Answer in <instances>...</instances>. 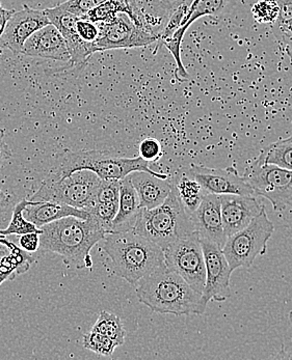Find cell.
I'll list each match as a JSON object with an SVG mask.
<instances>
[{"instance_id": "1", "label": "cell", "mask_w": 292, "mask_h": 360, "mask_svg": "<svg viewBox=\"0 0 292 360\" xmlns=\"http://www.w3.org/2000/svg\"><path fill=\"white\" fill-rule=\"evenodd\" d=\"M40 235V248L61 255L69 267H93L91 250L106 235L91 216L87 219L68 216L45 224Z\"/></svg>"}, {"instance_id": "2", "label": "cell", "mask_w": 292, "mask_h": 360, "mask_svg": "<svg viewBox=\"0 0 292 360\" xmlns=\"http://www.w3.org/2000/svg\"><path fill=\"white\" fill-rule=\"evenodd\" d=\"M100 242L115 274L130 285L167 267L163 248L134 231L106 233Z\"/></svg>"}, {"instance_id": "3", "label": "cell", "mask_w": 292, "mask_h": 360, "mask_svg": "<svg viewBox=\"0 0 292 360\" xmlns=\"http://www.w3.org/2000/svg\"><path fill=\"white\" fill-rule=\"evenodd\" d=\"M135 285L139 302L155 313L180 317L202 315L206 311L202 294L167 267L141 279Z\"/></svg>"}, {"instance_id": "4", "label": "cell", "mask_w": 292, "mask_h": 360, "mask_svg": "<svg viewBox=\"0 0 292 360\" xmlns=\"http://www.w3.org/2000/svg\"><path fill=\"white\" fill-rule=\"evenodd\" d=\"M132 231L165 250L195 229L172 184L171 193L163 204L153 209L141 208Z\"/></svg>"}, {"instance_id": "5", "label": "cell", "mask_w": 292, "mask_h": 360, "mask_svg": "<svg viewBox=\"0 0 292 360\" xmlns=\"http://www.w3.org/2000/svg\"><path fill=\"white\" fill-rule=\"evenodd\" d=\"M88 169L95 172L101 180H123L134 172H147L159 178H169L167 174H159L149 167V162L141 156L126 158L108 152L80 150L67 153L60 167L52 176H66L77 170Z\"/></svg>"}, {"instance_id": "6", "label": "cell", "mask_w": 292, "mask_h": 360, "mask_svg": "<svg viewBox=\"0 0 292 360\" xmlns=\"http://www.w3.org/2000/svg\"><path fill=\"white\" fill-rule=\"evenodd\" d=\"M101 181L88 169L77 170L66 176H49L30 200L62 202L84 210L95 200Z\"/></svg>"}, {"instance_id": "7", "label": "cell", "mask_w": 292, "mask_h": 360, "mask_svg": "<svg viewBox=\"0 0 292 360\" xmlns=\"http://www.w3.org/2000/svg\"><path fill=\"white\" fill-rule=\"evenodd\" d=\"M274 232V224L263 208L248 226L227 238L223 252L231 269L252 267L257 257L267 254Z\"/></svg>"}, {"instance_id": "8", "label": "cell", "mask_w": 292, "mask_h": 360, "mask_svg": "<svg viewBox=\"0 0 292 360\" xmlns=\"http://www.w3.org/2000/svg\"><path fill=\"white\" fill-rule=\"evenodd\" d=\"M254 195L269 200L277 212L292 209V170L267 165L257 159L243 174Z\"/></svg>"}, {"instance_id": "9", "label": "cell", "mask_w": 292, "mask_h": 360, "mask_svg": "<svg viewBox=\"0 0 292 360\" xmlns=\"http://www.w3.org/2000/svg\"><path fill=\"white\" fill-rule=\"evenodd\" d=\"M167 269L179 274L193 290L202 294L206 277L204 252L196 232L176 240L163 250Z\"/></svg>"}, {"instance_id": "10", "label": "cell", "mask_w": 292, "mask_h": 360, "mask_svg": "<svg viewBox=\"0 0 292 360\" xmlns=\"http://www.w3.org/2000/svg\"><path fill=\"white\" fill-rule=\"evenodd\" d=\"M99 36L94 42L96 51L146 47L158 42V38L148 30L135 25L127 15L121 13L108 22L97 23Z\"/></svg>"}, {"instance_id": "11", "label": "cell", "mask_w": 292, "mask_h": 360, "mask_svg": "<svg viewBox=\"0 0 292 360\" xmlns=\"http://www.w3.org/2000/svg\"><path fill=\"white\" fill-rule=\"evenodd\" d=\"M201 244L206 267L201 298L203 304L207 307L210 301L224 302L230 297V279L233 270L222 248L206 241H201Z\"/></svg>"}, {"instance_id": "12", "label": "cell", "mask_w": 292, "mask_h": 360, "mask_svg": "<svg viewBox=\"0 0 292 360\" xmlns=\"http://www.w3.org/2000/svg\"><path fill=\"white\" fill-rule=\"evenodd\" d=\"M185 170L201 184L205 193L254 195V191L246 181L245 176H241L234 167L212 169L199 165H191Z\"/></svg>"}, {"instance_id": "13", "label": "cell", "mask_w": 292, "mask_h": 360, "mask_svg": "<svg viewBox=\"0 0 292 360\" xmlns=\"http://www.w3.org/2000/svg\"><path fill=\"white\" fill-rule=\"evenodd\" d=\"M49 23L44 11L34 10L24 4L23 10L15 11L6 22L0 43L14 53H21L26 40Z\"/></svg>"}, {"instance_id": "14", "label": "cell", "mask_w": 292, "mask_h": 360, "mask_svg": "<svg viewBox=\"0 0 292 360\" xmlns=\"http://www.w3.org/2000/svg\"><path fill=\"white\" fill-rule=\"evenodd\" d=\"M44 13L50 23L53 24L64 37L72 67L86 64L89 58L97 51L94 43L86 42L78 36L76 23L80 17L67 12L58 4L54 8H46Z\"/></svg>"}, {"instance_id": "15", "label": "cell", "mask_w": 292, "mask_h": 360, "mask_svg": "<svg viewBox=\"0 0 292 360\" xmlns=\"http://www.w3.org/2000/svg\"><path fill=\"white\" fill-rule=\"evenodd\" d=\"M189 218L201 241L209 242L223 250L227 237L224 232L220 195L205 193L201 204Z\"/></svg>"}, {"instance_id": "16", "label": "cell", "mask_w": 292, "mask_h": 360, "mask_svg": "<svg viewBox=\"0 0 292 360\" xmlns=\"http://www.w3.org/2000/svg\"><path fill=\"white\" fill-rule=\"evenodd\" d=\"M221 198L222 219L226 237L248 226L265 207L257 202L255 195L223 194Z\"/></svg>"}, {"instance_id": "17", "label": "cell", "mask_w": 292, "mask_h": 360, "mask_svg": "<svg viewBox=\"0 0 292 360\" xmlns=\"http://www.w3.org/2000/svg\"><path fill=\"white\" fill-rule=\"evenodd\" d=\"M21 53L54 62H70L66 41L51 23L34 32L24 43Z\"/></svg>"}, {"instance_id": "18", "label": "cell", "mask_w": 292, "mask_h": 360, "mask_svg": "<svg viewBox=\"0 0 292 360\" xmlns=\"http://www.w3.org/2000/svg\"><path fill=\"white\" fill-rule=\"evenodd\" d=\"M129 176L139 196V208H155L171 193L172 181L170 178H159L147 172H134Z\"/></svg>"}, {"instance_id": "19", "label": "cell", "mask_w": 292, "mask_h": 360, "mask_svg": "<svg viewBox=\"0 0 292 360\" xmlns=\"http://www.w3.org/2000/svg\"><path fill=\"white\" fill-rule=\"evenodd\" d=\"M24 217L28 221L34 224L37 228H42L45 224L56 220L62 219L68 216H74V217L87 219L90 217V214L86 210L74 208V207L68 206L58 202H37L32 200V204L28 205L24 210Z\"/></svg>"}, {"instance_id": "20", "label": "cell", "mask_w": 292, "mask_h": 360, "mask_svg": "<svg viewBox=\"0 0 292 360\" xmlns=\"http://www.w3.org/2000/svg\"><path fill=\"white\" fill-rule=\"evenodd\" d=\"M139 210L141 208L139 196L130 176H125L120 182L119 210L113 222L112 233L129 232L134 230Z\"/></svg>"}, {"instance_id": "21", "label": "cell", "mask_w": 292, "mask_h": 360, "mask_svg": "<svg viewBox=\"0 0 292 360\" xmlns=\"http://www.w3.org/2000/svg\"><path fill=\"white\" fill-rule=\"evenodd\" d=\"M121 13L127 15L135 25L148 30L145 17H144L141 8L137 6V0H106V2L100 4L99 6L80 18L87 19L94 23H99V22L110 21Z\"/></svg>"}, {"instance_id": "22", "label": "cell", "mask_w": 292, "mask_h": 360, "mask_svg": "<svg viewBox=\"0 0 292 360\" xmlns=\"http://www.w3.org/2000/svg\"><path fill=\"white\" fill-rule=\"evenodd\" d=\"M191 1L193 0H137L145 17L147 30L158 38L174 11L181 4Z\"/></svg>"}, {"instance_id": "23", "label": "cell", "mask_w": 292, "mask_h": 360, "mask_svg": "<svg viewBox=\"0 0 292 360\" xmlns=\"http://www.w3.org/2000/svg\"><path fill=\"white\" fill-rule=\"evenodd\" d=\"M171 181L181 204L186 213L191 215L197 210L204 198L205 191L201 184L185 169L179 170Z\"/></svg>"}, {"instance_id": "24", "label": "cell", "mask_w": 292, "mask_h": 360, "mask_svg": "<svg viewBox=\"0 0 292 360\" xmlns=\"http://www.w3.org/2000/svg\"><path fill=\"white\" fill-rule=\"evenodd\" d=\"M228 0H193L189 6V13L182 22V25L176 32L184 36L189 26L200 18L207 16H215L220 14L225 8Z\"/></svg>"}, {"instance_id": "25", "label": "cell", "mask_w": 292, "mask_h": 360, "mask_svg": "<svg viewBox=\"0 0 292 360\" xmlns=\"http://www.w3.org/2000/svg\"><path fill=\"white\" fill-rule=\"evenodd\" d=\"M258 159L267 165L292 170V137L267 146Z\"/></svg>"}, {"instance_id": "26", "label": "cell", "mask_w": 292, "mask_h": 360, "mask_svg": "<svg viewBox=\"0 0 292 360\" xmlns=\"http://www.w3.org/2000/svg\"><path fill=\"white\" fill-rule=\"evenodd\" d=\"M91 330L101 333L117 342L118 346L125 344L126 331L121 319L115 314L102 311Z\"/></svg>"}, {"instance_id": "27", "label": "cell", "mask_w": 292, "mask_h": 360, "mask_svg": "<svg viewBox=\"0 0 292 360\" xmlns=\"http://www.w3.org/2000/svg\"><path fill=\"white\" fill-rule=\"evenodd\" d=\"M30 204H32V200H23L18 204L15 205L14 208H13L12 219H11L10 224L4 230H0L1 237L12 235L21 236L28 233H42L41 229L37 228L34 224L28 221L24 217V210Z\"/></svg>"}, {"instance_id": "28", "label": "cell", "mask_w": 292, "mask_h": 360, "mask_svg": "<svg viewBox=\"0 0 292 360\" xmlns=\"http://www.w3.org/2000/svg\"><path fill=\"white\" fill-rule=\"evenodd\" d=\"M84 210L99 224L106 233H112L113 222L119 210V202L94 200Z\"/></svg>"}, {"instance_id": "29", "label": "cell", "mask_w": 292, "mask_h": 360, "mask_svg": "<svg viewBox=\"0 0 292 360\" xmlns=\"http://www.w3.org/2000/svg\"><path fill=\"white\" fill-rule=\"evenodd\" d=\"M84 347L101 356H110L115 352V348L119 346L106 335L91 330L84 335Z\"/></svg>"}, {"instance_id": "30", "label": "cell", "mask_w": 292, "mask_h": 360, "mask_svg": "<svg viewBox=\"0 0 292 360\" xmlns=\"http://www.w3.org/2000/svg\"><path fill=\"white\" fill-rule=\"evenodd\" d=\"M278 0H258L252 8L255 20L261 24L276 23L279 17Z\"/></svg>"}, {"instance_id": "31", "label": "cell", "mask_w": 292, "mask_h": 360, "mask_svg": "<svg viewBox=\"0 0 292 360\" xmlns=\"http://www.w3.org/2000/svg\"><path fill=\"white\" fill-rule=\"evenodd\" d=\"M106 1V0H67L58 6L80 18Z\"/></svg>"}, {"instance_id": "32", "label": "cell", "mask_w": 292, "mask_h": 360, "mask_svg": "<svg viewBox=\"0 0 292 360\" xmlns=\"http://www.w3.org/2000/svg\"><path fill=\"white\" fill-rule=\"evenodd\" d=\"M139 156L148 162L158 161L163 156V147L160 143L153 137L144 139L139 147Z\"/></svg>"}, {"instance_id": "33", "label": "cell", "mask_w": 292, "mask_h": 360, "mask_svg": "<svg viewBox=\"0 0 292 360\" xmlns=\"http://www.w3.org/2000/svg\"><path fill=\"white\" fill-rule=\"evenodd\" d=\"M76 30L78 36L86 42L94 43L99 36V27L97 23H94L87 19L80 18L76 23Z\"/></svg>"}, {"instance_id": "34", "label": "cell", "mask_w": 292, "mask_h": 360, "mask_svg": "<svg viewBox=\"0 0 292 360\" xmlns=\"http://www.w3.org/2000/svg\"><path fill=\"white\" fill-rule=\"evenodd\" d=\"M40 233H28L20 236L19 244L24 252H36L40 248Z\"/></svg>"}, {"instance_id": "35", "label": "cell", "mask_w": 292, "mask_h": 360, "mask_svg": "<svg viewBox=\"0 0 292 360\" xmlns=\"http://www.w3.org/2000/svg\"><path fill=\"white\" fill-rule=\"evenodd\" d=\"M279 17L276 23H285L292 20V0H278Z\"/></svg>"}, {"instance_id": "36", "label": "cell", "mask_w": 292, "mask_h": 360, "mask_svg": "<svg viewBox=\"0 0 292 360\" xmlns=\"http://www.w3.org/2000/svg\"><path fill=\"white\" fill-rule=\"evenodd\" d=\"M276 24V34L283 39L284 42L292 43V20L285 23Z\"/></svg>"}, {"instance_id": "37", "label": "cell", "mask_w": 292, "mask_h": 360, "mask_svg": "<svg viewBox=\"0 0 292 360\" xmlns=\"http://www.w3.org/2000/svg\"><path fill=\"white\" fill-rule=\"evenodd\" d=\"M11 158H12V150L4 141V129H0V167H2V165Z\"/></svg>"}, {"instance_id": "38", "label": "cell", "mask_w": 292, "mask_h": 360, "mask_svg": "<svg viewBox=\"0 0 292 360\" xmlns=\"http://www.w3.org/2000/svg\"><path fill=\"white\" fill-rule=\"evenodd\" d=\"M11 207V196L0 189V219L6 216Z\"/></svg>"}, {"instance_id": "39", "label": "cell", "mask_w": 292, "mask_h": 360, "mask_svg": "<svg viewBox=\"0 0 292 360\" xmlns=\"http://www.w3.org/2000/svg\"><path fill=\"white\" fill-rule=\"evenodd\" d=\"M15 11L6 10V8H4V6H2L1 2H0V23H1L2 25L6 26V22H8V19H10V17L12 16L13 13Z\"/></svg>"}, {"instance_id": "40", "label": "cell", "mask_w": 292, "mask_h": 360, "mask_svg": "<svg viewBox=\"0 0 292 360\" xmlns=\"http://www.w3.org/2000/svg\"><path fill=\"white\" fill-rule=\"evenodd\" d=\"M4 27H6V26L0 23V37H1L2 32H4Z\"/></svg>"}, {"instance_id": "41", "label": "cell", "mask_w": 292, "mask_h": 360, "mask_svg": "<svg viewBox=\"0 0 292 360\" xmlns=\"http://www.w3.org/2000/svg\"><path fill=\"white\" fill-rule=\"evenodd\" d=\"M289 321H291V324L292 325V311L289 314Z\"/></svg>"}]
</instances>
